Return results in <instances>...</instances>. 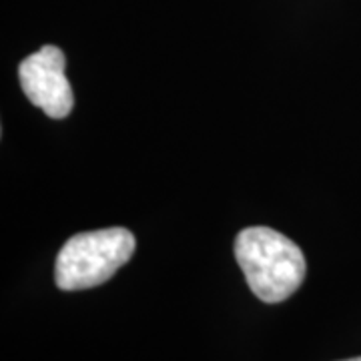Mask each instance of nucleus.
Returning <instances> with one entry per match:
<instances>
[{
  "label": "nucleus",
  "instance_id": "nucleus-1",
  "mask_svg": "<svg viewBox=\"0 0 361 361\" xmlns=\"http://www.w3.org/2000/svg\"><path fill=\"white\" fill-rule=\"evenodd\" d=\"M235 257L247 285L265 303H281L305 279L303 251L271 227H247L235 239Z\"/></svg>",
  "mask_w": 361,
  "mask_h": 361
},
{
  "label": "nucleus",
  "instance_id": "nucleus-2",
  "mask_svg": "<svg viewBox=\"0 0 361 361\" xmlns=\"http://www.w3.org/2000/svg\"><path fill=\"white\" fill-rule=\"evenodd\" d=\"M135 247V237L125 227L78 233L66 241L56 257V287L80 291L103 285L129 261Z\"/></svg>",
  "mask_w": 361,
  "mask_h": 361
},
{
  "label": "nucleus",
  "instance_id": "nucleus-3",
  "mask_svg": "<svg viewBox=\"0 0 361 361\" xmlns=\"http://www.w3.org/2000/svg\"><path fill=\"white\" fill-rule=\"evenodd\" d=\"M65 54L59 47H42L20 63L18 78L28 101L51 118H65L75 106L71 82L65 75Z\"/></svg>",
  "mask_w": 361,
  "mask_h": 361
},
{
  "label": "nucleus",
  "instance_id": "nucleus-4",
  "mask_svg": "<svg viewBox=\"0 0 361 361\" xmlns=\"http://www.w3.org/2000/svg\"><path fill=\"white\" fill-rule=\"evenodd\" d=\"M343 361H361V357H353V360H343Z\"/></svg>",
  "mask_w": 361,
  "mask_h": 361
}]
</instances>
